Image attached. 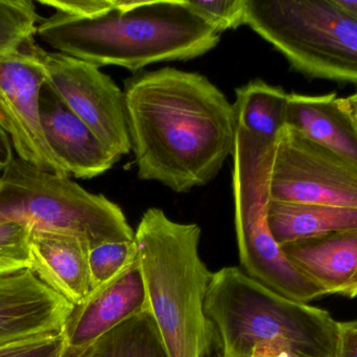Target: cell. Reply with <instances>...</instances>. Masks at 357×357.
Masks as SVG:
<instances>
[{
    "mask_svg": "<svg viewBox=\"0 0 357 357\" xmlns=\"http://www.w3.org/2000/svg\"><path fill=\"white\" fill-rule=\"evenodd\" d=\"M337 357H357V321L340 322Z\"/></svg>",
    "mask_w": 357,
    "mask_h": 357,
    "instance_id": "25",
    "label": "cell"
},
{
    "mask_svg": "<svg viewBox=\"0 0 357 357\" xmlns=\"http://www.w3.org/2000/svg\"><path fill=\"white\" fill-rule=\"evenodd\" d=\"M40 115L46 140L69 176L90 180L119 161L46 82L40 94Z\"/></svg>",
    "mask_w": 357,
    "mask_h": 357,
    "instance_id": "13",
    "label": "cell"
},
{
    "mask_svg": "<svg viewBox=\"0 0 357 357\" xmlns=\"http://www.w3.org/2000/svg\"><path fill=\"white\" fill-rule=\"evenodd\" d=\"M337 2L339 3V6L345 8L347 12H349L350 14L354 15V16L357 18V0L356 1H350V0H337Z\"/></svg>",
    "mask_w": 357,
    "mask_h": 357,
    "instance_id": "29",
    "label": "cell"
},
{
    "mask_svg": "<svg viewBox=\"0 0 357 357\" xmlns=\"http://www.w3.org/2000/svg\"><path fill=\"white\" fill-rule=\"evenodd\" d=\"M64 333L0 346V357H65Z\"/></svg>",
    "mask_w": 357,
    "mask_h": 357,
    "instance_id": "24",
    "label": "cell"
},
{
    "mask_svg": "<svg viewBox=\"0 0 357 357\" xmlns=\"http://www.w3.org/2000/svg\"><path fill=\"white\" fill-rule=\"evenodd\" d=\"M46 84L119 159L132 151L125 92L100 67L33 43Z\"/></svg>",
    "mask_w": 357,
    "mask_h": 357,
    "instance_id": "9",
    "label": "cell"
},
{
    "mask_svg": "<svg viewBox=\"0 0 357 357\" xmlns=\"http://www.w3.org/2000/svg\"><path fill=\"white\" fill-rule=\"evenodd\" d=\"M148 310V293L137 257L119 276L75 305L63 330L65 357H79L112 329Z\"/></svg>",
    "mask_w": 357,
    "mask_h": 357,
    "instance_id": "11",
    "label": "cell"
},
{
    "mask_svg": "<svg viewBox=\"0 0 357 357\" xmlns=\"http://www.w3.org/2000/svg\"><path fill=\"white\" fill-rule=\"evenodd\" d=\"M289 94L279 86L253 80L236 89V124L253 136L277 142L287 126Z\"/></svg>",
    "mask_w": 357,
    "mask_h": 357,
    "instance_id": "18",
    "label": "cell"
},
{
    "mask_svg": "<svg viewBox=\"0 0 357 357\" xmlns=\"http://www.w3.org/2000/svg\"><path fill=\"white\" fill-rule=\"evenodd\" d=\"M137 258L135 241L107 242L92 247L89 268L92 291L113 280Z\"/></svg>",
    "mask_w": 357,
    "mask_h": 357,
    "instance_id": "21",
    "label": "cell"
},
{
    "mask_svg": "<svg viewBox=\"0 0 357 357\" xmlns=\"http://www.w3.org/2000/svg\"><path fill=\"white\" fill-rule=\"evenodd\" d=\"M0 221L75 235L91 249L135 238L116 203L88 192L70 177L38 169L17 156L0 174Z\"/></svg>",
    "mask_w": 357,
    "mask_h": 357,
    "instance_id": "6",
    "label": "cell"
},
{
    "mask_svg": "<svg viewBox=\"0 0 357 357\" xmlns=\"http://www.w3.org/2000/svg\"><path fill=\"white\" fill-rule=\"evenodd\" d=\"M276 143L253 136L237 125L232 188L241 268L279 295L308 304L324 295L287 259L268 226L271 172Z\"/></svg>",
    "mask_w": 357,
    "mask_h": 357,
    "instance_id": "7",
    "label": "cell"
},
{
    "mask_svg": "<svg viewBox=\"0 0 357 357\" xmlns=\"http://www.w3.org/2000/svg\"><path fill=\"white\" fill-rule=\"evenodd\" d=\"M123 92L140 180L187 193L218 176L237 124L233 104L208 78L165 67L128 80Z\"/></svg>",
    "mask_w": 357,
    "mask_h": 357,
    "instance_id": "1",
    "label": "cell"
},
{
    "mask_svg": "<svg viewBox=\"0 0 357 357\" xmlns=\"http://www.w3.org/2000/svg\"><path fill=\"white\" fill-rule=\"evenodd\" d=\"M251 357H297L284 348L276 345H262L255 348Z\"/></svg>",
    "mask_w": 357,
    "mask_h": 357,
    "instance_id": "27",
    "label": "cell"
},
{
    "mask_svg": "<svg viewBox=\"0 0 357 357\" xmlns=\"http://www.w3.org/2000/svg\"><path fill=\"white\" fill-rule=\"evenodd\" d=\"M344 102L357 124V92L347 98H344Z\"/></svg>",
    "mask_w": 357,
    "mask_h": 357,
    "instance_id": "28",
    "label": "cell"
},
{
    "mask_svg": "<svg viewBox=\"0 0 357 357\" xmlns=\"http://www.w3.org/2000/svg\"><path fill=\"white\" fill-rule=\"evenodd\" d=\"M215 357H251L276 345L297 357H337L340 322L326 310L279 295L230 266L213 272L205 300Z\"/></svg>",
    "mask_w": 357,
    "mask_h": 357,
    "instance_id": "4",
    "label": "cell"
},
{
    "mask_svg": "<svg viewBox=\"0 0 357 357\" xmlns=\"http://www.w3.org/2000/svg\"><path fill=\"white\" fill-rule=\"evenodd\" d=\"M12 146L10 136L0 126V172L4 171L14 159Z\"/></svg>",
    "mask_w": 357,
    "mask_h": 357,
    "instance_id": "26",
    "label": "cell"
},
{
    "mask_svg": "<svg viewBox=\"0 0 357 357\" xmlns=\"http://www.w3.org/2000/svg\"><path fill=\"white\" fill-rule=\"evenodd\" d=\"M79 357H169L150 310L126 321Z\"/></svg>",
    "mask_w": 357,
    "mask_h": 357,
    "instance_id": "19",
    "label": "cell"
},
{
    "mask_svg": "<svg viewBox=\"0 0 357 357\" xmlns=\"http://www.w3.org/2000/svg\"><path fill=\"white\" fill-rule=\"evenodd\" d=\"M245 25L312 79L357 83V18L337 0H245Z\"/></svg>",
    "mask_w": 357,
    "mask_h": 357,
    "instance_id": "5",
    "label": "cell"
},
{
    "mask_svg": "<svg viewBox=\"0 0 357 357\" xmlns=\"http://www.w3.org/2000/svg\"><path fill=\"white\" fill-rule=\"evenodd\" d=\"M33 40L18 52L0 57V126L17 157L38 169L70 177L46 140L40 115L45 71Z\"/></svg>",
    "mask_w": 357,
    "mask_h": 357,
    "instance_id": "10",
    "label": "cell"
},
{
    "mask_svg": "<svg viewBox=\"0 0 357 357\" xmlns=\"http://www.w3.org/2000/svg\"><path fill=\"white\" fill-rule=\"evenodd\" d=\"M89 243L75 235L31 231V270L56 293L79 305L92 291Z\"/></svg>",
    "mask_w": 357,
    "mask_h": 357,
    "instance_id": "15",
    "label": "cell"
},
{
    "mask_svg": "<svg viewBox=\"0 0 357 357\" xmlns=\"http://www.w3.org/2000/svg\"><path fill=\"white\" fill-rule=\"evenodd\" d=\"M268 222L281 247L300 239L357 230V210L270 201Z\"/></svg>",
    "mask_w": 357,
    "mask_h": 357,
    "instance_id": "17",
    "label": "cell"
},
{
    "mask_svg": "<svg viewBox=\"0 0 357 357\" xmlns=\"http://www.w3.org/2000/svg\"><path fill=\"white\" fill-rule=\"evenodd\" d=\"M287 126L357 163V124L344 98L289 94Z\"/></svg>",
    "mask_w": 357,
    "mask_h": 357,
    "instance_id": "16",
    "label": "cell"
},
{
    "mask_svg": "<svg viewBox=\"0 0 357 357\" xmlns=\"http://www.w3.org/2000/svg\"><path fill=\"white\" fill-rule=\"evenodd\" d=\"M270 197L357 210V163L285 126L275 148Z\"/></svg>",
    "mask_w": 357,
    "mask_h": 357,
    "instance_id": "8",
    "label": "cell"
},
{
    "mask_svg": "<svg viewBox=\"0 0 357 357\" xmlns=\"http://www.w3.org/2000/svg\"><path fill=\"white\" fill-rule=\"evenodd\" d=\"M281 249L323 295L357 297V230L300 239Z\"/></svg>",
    "mask_w": 357,
    "mask_h": 357,
    "instance_id": "14",
    "label": "cell"
},
{
    "mask_svg": "<svg viewBox=\"0 0 357 357\" xmlns=\"http://www.w3.org/2000/svg\"><path fill=\"white\" fill-rule=\"evenodd\" d=\"M41 20L31 0H0V57L22 50Z\"/></svg>",
    "mask_w": 357,
    "mask_h": 357,
    "instance_id": "20",
    "label": "cell"
},
{
    "mask_svg": "<svg viewBox=\"0 0 357 357\" xmlns=\"http://www.w3.org/2000/svg\"><path fill=\"white\" fill-rule=\"evenodd\" d=\"M37 34L61 54L131 71L197 58L220 40L182 0H113L108 10L88 18L56 12L40 21Z\"/></svg>",
    "mask_w": 357,
    "mask_h": 357,
    "instance_id": "2",
    "label": "cell"
},
{
    "mask_svg": "<svg viewBox=\"0 0 357 357\" xmlns=\"http://www.w3.org/2000/svg\"><path fill=\"white\" fill-rule=\"evenodd\" d=\"M73 307L31 268L0 276V346L62 333Z\"/></svg>",
    "mask_w": 357,
    "mask_h": 357,
    "instance_id": "12",
    "label": "cell"
},
{
    "mask_svg": "<svg viewBox=\"0 0 357 357\" xmlns=\"http://www.w3.org/2000/svg\"><path fill=\"white\" fill-rule=\"evenodd\" d=\"M201 228L146 210L135 232L149 308L169 357H215L213 327L205 310L213 272L199 255Z\"/></svg>",
    "mask_w": 357,
    "mask_h": 357,
    "instance_id": "3",
    "label": "cell"
},
{
    "mask_svg": "<svg viewBox=\"0 0 357 357\" xmlns=\"http://www.w3.org/2000/svg\"><path fill=\"white\" fill-rule=\"evenodd\" d=\"M31 234L18 222L0 221V276L31 268Z\"/></svg>",
    "mask_w": 357,
    "mask_h": 357,
    "instance_id": "22",
    "label": "cell"
},
{
    "mask_svg": "<svg viewBox=\"0 0 357 357\" xmlns=\"http://www.w3.org/2000/svg\"><path fill=\"white\" fill-rule=\"evenodd\" d=\"M185 6L222 34L245 25V0H186Z\"/></svg>",
    "mask_w": 357,
    "mask_h": 357,
    "instance_id": "23",
    "label": "cell"
}]
</instances>
